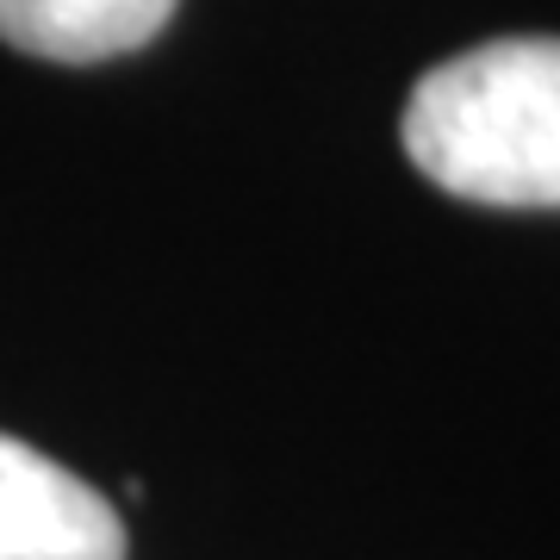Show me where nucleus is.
I'll use <instances>...</instances> for the list:
<instances>
[{
	"label": "nucleus",
	"mask_w": 560,
	"mask_h": 560,
	"mask_svg": "<svg viewBox=\"0 0 560 560\" xmlns=\"http://www.w3.org/2000/svg\"><path fill=\"white\" fill-rule=\"evenodd\" d=\"M0 560H125V523L69 467L0 436Z\"/></svg>",
	"instance_id": "nucleus-2"
},
{
	"label": "nucleus",
	"mask_w": 560,
	"mask_h": 560,
	"mask_svg": "<svg viewBox=\"0 0 560 560\" xmlns=\"http://www.w3.org/2000/svg\"><path fill=\"white\" fill-rule=\"evenodd\" d=\"M180 0H0V38L44 62L125 57L175 20Z\"/></svg>",
	"instance_id": "nucleus-3"
},
{
	"label": "nucleus",
	"mask_w": 560,
	"mask_h": 560,
	"mask_svg": "<svg viewBox=\"0 0 560 560\" xmlns=\"http://www.w3.org/2000/svg\"><path fill=\"white\" fill-rule=\"evenodd\" d=\"M405 150L442 194L560 206V38H492L418 81Z\"/></svg>",
	"instance_id": "nucleus-1"
}]
</instances>
